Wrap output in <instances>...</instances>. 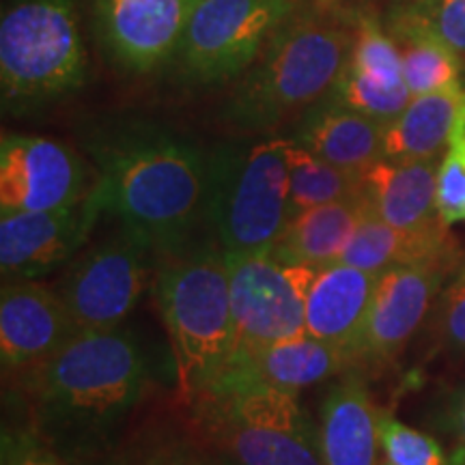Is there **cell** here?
<instances>
[{
    "mask_svg": "<svg viewBox=\"0 0 465 465\" xmlns=\"http://www.w3.org/2000/svg\"><path fill=\"white\" fill-rule=\"evenodd\" d=\"M84 147L97 166L106 212L160 257L192 246L196 229L207 223L209 153L143 119L93 125Z\"/></svg>",
    "mask_w": 465,
    "mask_h": 465,
    "instance_id": "obj_1",
    "label": "cell"
},
{
    "mask_svg": "<svg viewBox=\"0 0 465 465\" xmlns=\"http://www.w3.org/2000/svg\"><path fill=\"white\" fill-rule=\"evenodd\" d=\"M20 377L28 427L78 465L102 455L136 410L149 366L136 339L114 328L78 332Z\"/></svg>",
    "mask_w": 465,
    "mask_h": 465,
    "instance_id": "obj_2",
    "label": "cell"
},
{
    "mask_svg": "<svg viewBox=\"0 0 465 465\" xmlns=\"http://www.w3.org/2000/svg\"><path fill=\"white\" fill-rule=\"evenodd\" d=\"M360 9L300 0L237 78L223 106L226 124L250 134L274 132L330 97L345 69Z\"/></svg>",
    "mask_w": 465,
    "mask_h": 465,
    "instance_id": "obj_3",
    "label": "cell"
},
{
    "mask_svg": "<svg viewBox=\"0 0 465 465\" xmlns=\"http://www.w3.org/2000/svg\"><path fill=\"white\" fill-rule=\"evenodd\" d=\"M155 304L171 341L177 388L185 403L205 392L232 356L229 270L220 246L164 254L153 278Z\"/></svg>",
    "mask_w": 465,
    "mask_h": 465,
    "instance_id": "obj_4",
    "label": "cell"
},
{
    "mask_svg": "<svg viewBox=\"0 0 465 465\" xmlns=\"http://www.w3.org/2000/svg\"><path fill=\"white\" fill-rule=\"evenodd\" d=\"M190 405L203 446L218 465H323L319 427L298 394L220 377Z\"/></svg>",
    "mask_w": 465,
    "mask_h": 465,
    "instance_id": "obj_5",
    "label": "cell"
},
{
    "mask_svg": "<svg viewBox=\"0 0 465 465\" xmlns=\"http://www.w3.org/2000/svg\"><path fill=\"white\" fill-rule=\"evenodd\" d=\"M84 80L75 0H7L0 14L3 108L26 114L78 91Z\"/></svg>",
    "mask_w": 465,
    "mask_h": 465,
    "instance_id": "obj_6",
    "label": "cell"
},
{
    "mask_svg": "<svg viewBox=\"0 0 465 465\" xmlns=\"http://www.w3.org/2000/svg\"><path fill=\"white\" fill-rule=\"evenodd\" d=\"M291 138L223 144L209 153L207 224L224 252H270L291 220Z\"/></svg>",
    "mask_w": 465,
    "mask_h": 465,
    "instance_id": "obj_7",
    "label": "cell"
},
{
    "mask_svg": "<svg viewBox=\"0 0 465 465\" xmlns=\"http://www.w3.org/2000/svg\"><path fill=\"white\" fill-rule=\"evenodd\" d=\"M224 259L235 332L226 366L243 362L278 341L306 334V295L315 267L289 263L272 252H224Z\"/></svg>",
    "mask_w": 465,
    "mask_h": 465,
    "instance_id": "obj_8",
    "label": "cell"
},
{
    "mask_svg": "<svg viewBox=\"0 0 465 465\" xmlns=\"http://www.w3.org/2000/svg\"><path fill=\"white\" fill-rule=\"evenodd\" d=\"M298 7L300 0H199L174 58L179 72L196 84L240 78Z\"/></svg>",
    "mask_w": 465,
    "mask_h": 465,
    "instance_id": "obj_9",
    "label": "cell"
},
{
    "mask_svg": "<svg viewBox=\"0 0 465 465\" xmlns=\"http://www.w3.org/2000/svg\"><path fill=\"white\" fill-rule=\"evenodd\" d=\"M151 252L143 235L121 224L69 265L56 291L80 332L119 328L147 289Z\"/></svg>",
    "mask_w": 465,
    "mask_h": 465,
    "instance_id": "obj_10",
    "label": "cell"
},
{
    "mask_svg": "<svg viewBox=\"0 0 465 465\" xmlns=\"http://www.w3.org/2000/svg\"><path fill=\"white\" fill-rule=\"evenodd\" d=\"M106 212L97 182L83 201L52 212L0 213L3 281H39L74 259Z\"/></svg>",
    "mask_w": 465,
    "mask_h": 465,
    "instance_id": "obj_11",
    "label": "cell"
},
{
    "mask_svg": "<svg viewBox=\"0 0 465 465\" xmlns=\"http://www.w3.org/2000/svg\"><path fill=\"white\" fill-rule=\"evenodd\" d=\"M89 190L84 162L67 144L33 134H3L0 213L69 207Z\"/></svg>",
    "mask_w": 465,
    "mask_h": 465,
    "instance_id": "obj_12",
    "label": "cell"
},
{
    "mask_svg": "<svg viewBox=\"0 0 465 465\" xmlns=\"http://www.w3.org/2000/svg\"><path fill=\"white\" fill-rule=\"evenodd\" d=\"M457 270L459 265H401L381 272L353 349L356 369L360 364H388L397 358Z\"/></svg>",
    "mask_w": 465,
    "mask_h": 465,
    "instance_id": "obj_13",
    "label": "cell"
},
{
    "mask_svg": "<svg viewBox=\"0 0 465 465\" xmlns=\"http://www.w3.org/2000/svg\"><path fill=\"white\" fill-rule=\"evenodd\" d=\"M100 42L127 74H149L177 58L199 0H93Z\"/></svg>",
    "mask_w": 465,
    "mask_h": 465,
    "instance_id": "obj_14",
    "label": "cell"
},
{
    "mask_svg": "<svg viewBox=\"0 0 465 465\" xmlns=\"http://www.w3.org/2000/svg\"><path fill=\"white\" fill-rule=\"evenodd\" d=\"M330 97L381 125L410 104L399 45L375 7L360 9L345 69Z\"/></svg>",
    "mask_w": 465,
    "mask_h": 465,
    "instance_id": "obj_15",
    "label": "cell"
},
{
    "mask_svg": "<svg viewBox=\"0 0 465 465\" xmlns=\"http://www.w3.org/2000/svg\"><path fill=\"white\" fill-rule=\"evenodd\" d=\"M56 289L39 281H5L0 289V362L5 373H26L78 334Z\"/></svg>",
    "mask_w": 465,
    "mask_h": 465,
    "instance_id": "obj_16",
    "label": "cell"
},
{
    "mask_svg": "<svg viewBox=\"0 0 465 465\" xmlns=\"http://www.w3.org/2000/svg\"><path fill=\"white\" fill-rule=\"evenodd\" d=\"M339 263L381 274L401 265H461L463 254L446 223L420 231H403L381 223L366 209Z\"/></svg>",
    "mask_w": 465,
    "mask_h": 465,
    "instance_id": "obj_17",
    "label": "cell"
},
{
    "mask_svg": "<svg viewBox=\"0 0 465 465\" xmlns=\"http://www.w3.org/2000/svg\"><path fill=\"white\" fill-rule=\"evenodd\" d=\"M440 160H380L362 173L364 205L381 223L403 231L441 224L438 212Z\"/></svg>",
    "mask_w": 465,
    "mask_h": 465,
    "instance_id": "obj_18",
    "label": "cell"
},
{
    "mask_svg": "<svg viewBox=\"0 0 465 465\" xmlns=\"http://www.w3.org/2000/svg\"><path fill=\"white\" fill-rule=\"evenodd\" d=\"M377 281L380 274L345 263L317 270L306 295V334L347 349L353 356Z\"/></svg>",
    "mask_w": 465,
    "mask_h": 465,
    "instance_id": "obj_19",
    "label": "cell"
},
{
    "mask_svg": "<svg viewBox=\"0 0 465 465\" xmlns=\"http://www.w3.org/2000/svg\"><path fill=\"white\" fill-rule=\"evenodd\" d=\"M319 441L323 465H380V410L356 369L347 371L325 394Z\"/></svg>",
    "mask_w": 465,
    "mask_h": 465,
    "instance_id": "obj_20",
    "label": "cell"
},
{
    "mask_svg": "<svg viewBox=\"0 0 465 465\" xmlns=\"http://www.w3.org/2000/svg\"><path fill=\"white\" fill-rule=\"evenodd\" d=\"M351 369H356V362L347 349L312 339L311 334H300L267 345L243 362L226 366L220 377H242L300 394L304 388L345 375Z\"/></svg>",
    "mask_w": 465,
    "mask_h": 465,
    "instance_id": "obj_21",
    "label": "cell"
},
{
    "mask_svg": "<svg viewBox=\"0 0 465 465\" xmlns=\"http://www.w3.org/2000/svg\"><path fill=\"white\" fill-rule=\"evenodd\" d=\"M291 138L322 160L356 174L383 158V125L332 97L308 110Z\"/></svg>",
    "mask_w": 465,
    "mask_h": 465,
    "instance_id": "obj_22",
    "label": "cell"
},
{
    "mask_svg": "<svg viewBox=\"0 0 465 465\" xmlns=\"http://www.w3.org/2000/svg\"><path fill=\"white\" fill-rule=\"evenodd\" d=\"M465 114V84L411 97L403 113L383 125V160H441Z\"/></svg>",
    "mask_w": 465,
    "mask_h": 465,
    "instance_id": "obj_23",
    "label": "cell"
},
{
    "mask_svg": "<svg viewBox=\"0 0 465 465\" xmlns=\"http://www.w3.org/2000/svg\"><path fill=\"white\" fill-rule=\"evenodd\" d=\"M364 213L362 196L304 209L291 216L287 229L270 252L289 263H302L315 270L339 263Z\"/></svg>",
    "mask_w": 465,
    "mask_h": 465,
    "instance_id": "obj_24",
    "label": "cell"
},
{
    "mask_svg": "<svg viewBox=\"0 0 465 465\" xmlns=\"http://www.w3.org/2000/svg\"><path fill=\"white\" fill-rule=\"evenodd\" d=\"M386 28L399 45L403 78L411 97L463 84L461 56L414 22L386 15Z\"/></svg>",
    "mask_w": 465,
    "mask_h": 465,
    "instance_id": "obj_25",
    "label": "cell"
},
{
    "mask_svg": "<svg viewBox=\"0 0 465 465\" xmlns=\"http://www.w3.org/2000/svg\"><path fill=\"white\" fill-rule=\"evenodd\" d=\"M293 141V138H291ZM362 196V174L342 171L291 143L289 149V207L291 216L304 209L351 201Z\"/></svg>",
    "mask_w": 465,
    "mask_h": 465,
    "instance_id": "obj_26",
    "label": "cell"
},
{
    "mask_svg": "<svg viewBox=\"0 0 465 465\" xmlns=\"http://www.w3.org/2000/svg\"><path fill=\"white\" fill-rule=\"evenodd\" d=\"M380 444L383 459L392 465H465L459 452L450 457L431 435L383 410H380Z\"/></svg>",
    "mask_w": 465,
    "mask_h": 465,
    "instance_id": "obj_27",
    "label": "cell"
},
{
    "mask_svg": "<svg viewBox=\"0 0 465 465\" xmlns=\"http://www.w3.org/2000/svg\"><path fill=\"white\" fill-rule=\"evenodd\" d=\"M386 15L414 22L465 58V0H392Z\"/></svg>",
    "mask_w": 465,
    "mask_h": 465,
    "instance_id": "obj_28",
    "label": "cell"
},
{
    "mask_svg": "<svg viewBox=\"0 0 465 465\" xmlns=\"http://www.w3.org/2000/svg\"><path fill=\"white\" fill-rule=\"evenodd\" d=\"M438 212L446 224L465 223V114L438 168Z\"/></svg>",
    "mask_w": 465,
    "mask_h": 465,
    "instance_id": "obj_29",
    "label": "cell"
},
{
    "mask_svg": "<svg viewBox=\"0 0 465 465\" xmlns=\"http://www.w3.org/2000/svg\"><path fill=\"white\" fill-rule=\"evenodd\" d=\"M435 339L446 351L465 353V259L435 302Z\"/></svg>",
    "mask_w": 465,
    "mask_h": 465,
    "instance_id": "obj_30",
    "label": "cell"
},
{
    "mask_svg": "<svg viewBox=\"0 0 465 465\" xmlns=\"http://www.w3.org/2000/svg\"><path fill=\"white\" fill-rule=\"evenodd\" d=\"M0 465H75L63 457L31 427L5 429L0 441Z\"/></svg>",
    "mask_w": 465,
    "mask_h": 465,
    "instance_id": "obj_31",
    "label": "cell"
},
{
    "mask_svg": "<svg viewBox=\"0 0 465 465\" xmlns=\"http://www.w3.org/2000/svg\"><path fill=\"white\" fill-rule=\"evenodd\" d=\"M144 455H147V465H218L205 446H194L182 440L164 441Z\"/></svg>",
    "mask_w": 465,
    "mask_h": 465,
    "instance_id": "obj_32",
    "label": "cell"
},
{
    "mask_svg": "<svg viewBox=\"0 0 465 465\" xmlns=\"http://www.w3.org/2000/svg\"><path fill=\"white\" fill-rule=\"evenodd\" d=\"M449 427L457 440V452L465 459V386L450 401Z\"/></svg>",
    "mask_w": 465,
    "mask_h": 465,
    "instance_id": "obj_33",
    "label": "cell"
},
{
    "mask_svg": "<svg viewBox=\"0 0 465 465\" xmlns=\"http://www.w3.org/2000/svg\"><path fill=\"white\" fill-rule=\"evenodd\" d=\"M100 465H147V455L136 457L130 455V452H116V455L104 457Z\"/></svg>",
    "mask_w": 465,
    "mask_h": 465,
    "instance_id": "obj_34",
    "label": "cell"
},
{
    "mask_svg": "<svg viewBox=\"0 0 465 465\" xmlns=\"http://www.w3.org/2000/svg\"><path fill=\"white\" fill-rule=\"evenodd\" d=\"M317 3H332L342 7H373V0H317Z\"/></svg>",
    "mask_w": 465,
    "mask_h": 465,
    "instance_id": "obj_35",
    "label": "cell"
},
{
    "mask_svg": "<svg viewBox=\"0 0 465 465\" xmlns=\"http://www.w3.org/2000/svg\"><path fill=\"white\" fill-rule=\"evenodd\" d=\"M380 465H392V463H388V461H383V463H380Z\"/></svg>",
    "mask_w": 465,
    "mask_h": 465,
    "instance_id": "obj_36",
    "label": "cell"
}]
</instances>
